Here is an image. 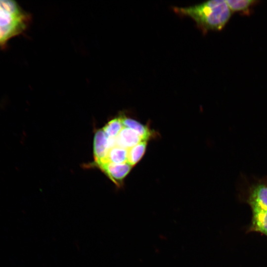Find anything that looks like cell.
<instances>
[{"instance_id":"obj_1","label":"cell","mask_w":267,"mask_h":267,"mask_svg":"<svg viewBox=\"0 0 267 267\" xmlns=\"http://www.w3.org/2000/svg\"><path fill=\"white\" fill-rule=\"evenodd\" d=\"M177 13L192 18L203 32L219 31L229 19L231 11L226 0H214L185 7H175Z\"/></svg>"},{"instance_id":"obj_2","label":"cell","mask_w":267,"mask_h":267,"mask_svg":"<svg viewBox=\"0 0 267 267\" xmlns=\"http://www.w3.org/2000/svg\"><path fill=\"white\" fill-rule=\"evenodd\" d=\"M98 166L118 186L121 185L124 178L129 173L132 168L128 162L123 164L106 162Z\"/></svg>"},{"instance_id":"obj_3","label":"cell","mask_w":267,"mask_h":267,"mask_svg":"<svg viewBox=\"0 0 267 267\" xmlns=\"http://www.w3.org/2000/svg\"><path fill=\"white\" fill-rule=\"evenodd\" d=\"M110 149L108 137L102 129L97 130L93 141V154L97 165L104 161Z\"/></svg>"},{"instance_id":"obj_4","label":"cell","mask_w":267,"mask_h":267,"mask_svg":"<svg viewBox=\"0 0 267 267\" xmlns=\"http://www.w3.org/2000/svg\"><path fill=\"white\" fill-rule=\"evenodd\" d=\"M116 145L127 149L144 141L135 131L125 127L116 137Z\"/></svg>"},{"instance_id":"obj_5","label":"cell","mask_w":267,"mask_h":267,"mask_svg":"<svg viewBox=\"0 0 267 267\" xmlns=\"http://www.w3.org/2000/svg\"><path fill=\"white\" fill-rule=\"evenodd\" d=\"M250 203L254 211L267 210V186L259 185L253 190Z\"/></svg>"},{"instance_id":"obj_6","label":"cell","mask_w":267,"mask_h":267,"mask_svg":"<svg viewBox=\"0 0 267 267\" xmlns=\"http://www.w3.org/2000/svg\"><path fill=\"white\" fill-rule=\"evenodd\" d=\"M28 17L15 16L0 7V28L16 27L23 30L26 27Z\"/></svg>"},{"instance_id":"obj_7","label":"cell","mask_w":267,"mask_h":267,"mask_svg":"<svg viewBox=\"0 0 267 267\" xmlns=\"http://www.w3.org/2000/svg\"><path fill=\"white\" fill-rule=\"evenodd\" d=\"M121 118L124 126L135 131L143 140L147 141L155 135L153 132L147 126L143 125L137 121L125 116L121 117Z\"/></svg>"},{"instance_id":"obj_8","label":"cell","mask_w":267,"mask_h":267,"mask_svg":"<svg viewBox=\"0 0 267 267\" xmlns=\"http://www.w3.org/2000/svg\"><path fill=\"white\" fill-rule=\"evenodd\" d=\"M128 149L116 145L109 150L105 160L100 164L106 162L114 164L127 163L128 162Z\"/></svg>"},{"instance_id":"obj_9","label":"cell","mask_w":267,"mask_h":267,"mask_svg":"<svg viewBox=\"0 0 267 267\" xmlns=\"http://www.w3.org/2000/svg\"><path fill=\"white\" fill-rule=\"evenodd\" d=\"M147 146V141H142L128 149V163L132 167L137 164L143 156Z\"/></svg>"},{"instance_id":"obj_10","label":"cell","mask_w":267,"mask_h":267,"mask_svg":"<svg viewBox=\"0 0 267 267\" xmlns=\"http://www.w3.org/2000/svg\"><path fill=\"white\" fill-rule=\"evenodd\" d=\"M124 127L120 117L110 121L102 130L108 137L116 138Z\"/></svg>"},{"instance_id":"obj_11","label":"cell","mask_w":267,"mask_h":267,"mask_svg":"<svg viewBox=\"0 0 267 267\" xmlns=\"http://www.w3.org/2000/svg\"><path fill=\"white\" fill-rule=\"evenodd\" d=\"M255 228L267 235V210L253 211Z\"/></svg>"},{"instance_id":"obj_12","label":"cell","mask_w":267,"mask_h":267,"mask_svg":"<svg viewBox=\"0 0 267 267\" xmlns=\"http://www.w3.org/2000/svg\"><path fill=\"white\" fill-rule=\"evenodd\" d=\"M0 7L6 12L15 16H22L25 15L14 1L11 0H0Z\"/></svg>"},{"instance_id":"obj_13","label":"cell","mask_w":267,"mask_h":267,"mask_svg":"<svg viewBox=\"0 0 267 267\" xmlns=\"http://www.w3.org/2000/svg\"><path fill=\"white\" fill-rule=\"evenodd\" d=\"M226 2L232 11H246L255 1L251 0H226Z\"/></svg>"}]
</instances>
